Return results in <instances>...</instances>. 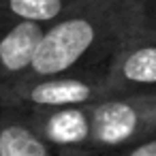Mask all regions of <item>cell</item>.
<instances>
[{"instance_id": "ba28073f", "label": "cell", "mask_w": 156, "mask_h": 156, "mask_svg": "<svg viewBox=\"0 0 156 156\" xmlns=\"http://www.w3.org/2000/svg\"><path fill=\"white\" fill-rule=\"evenodd\" d=\"M79 2L81 0H0V17L49 26Z\"/></svg>"}, {"instance_id": "277c9868", "label": "cell", "mask_w": 156, "mask_h": 156, "mask_svg": "<svg viewBox=\"0 0 156 156\" xmlns=\"http://www.w3.org/2000/svg\"><path fill=\"white\" fill-rule=\"evenodd\" d=\"M109 96H156V13L107 62Z\"/></svg>"}, {"instance_id": "5b68a950", "label": "cell", "mask_w": 156, "mask_h": 156, "mask_svg": "<svg viewBox=\"0 0 156 156\" xmlns=\"http://www.w3.org/2000/svg\"><path fill=\"white\" fill-rule=\"evenodd\" d=\"M24 111L37 133L56 150H92V105Z\"/></svg>"}, {"instance_id": "7a4b0ae2", "label": "cell", "mask_w": 156, "mask_h": 156, "mask_svg": "<svg viewBox=\"0 0 156 156\" xmlns=\"http://www.w3.org/2000/svg\"><path fill=\"white\" fill-rule=\"evenodd\" d=\"M107 96V64L43 77H20L0 86V107L17 109L94 105Z\"/></svg>"}, {"instance_id": "8992f818", "label": "cell", "mask_w": 156, "mask_h": 156, "mask_svg": "<svg viewBox=\"0 0 156 156\" xmlns=\"http://www.w3.org/2000/svg\"><path fill=\"white\" fill-rule=\"evenodd\" d=\"M45 28L37 22L0 17V86L22 77L30 69Z\"/></svg>"}, {"instance_id": "6da1fadb", "label": "cell", "mask_w": 156, "mask_h": 156, "mask_svg": "<svg viewBox=\"0 0 156 156\" xmlns=\"http://www.w3.org/2000/svg\"><path fill=\"white\" fill-rule=\"evenodd\" d=\"M154 13L156 0H81L45 28L41 47L22 77L107 64L128 39L152 22Z\"/></svg>"}, {"instance_id": "3957f363", "label": "cell", "mask_w": 156, "mask_h": 156, "mask_svg": "<svg viewBox=\"0 0 156 156\" xmlns=\"http://www.w3.org/2000/svg\"><path fill=\"white\" fill-rule=\"evenodd\" d=\"M156 139V96H107L92 105V143L98 156Z\"/></svg>"}, {"instance_id": "30bf717a", "label": "cell", "mask_w": 156, "mask_h": 156, "mask_svg": "<svg viewBox=\"0 0 156 156\" xmlns=\"http://www.w3.org/2000/svg\"><path fill=\"white\" fill-rule=\"evenodd\" d=\"M58 156H98L92 150H60Z\"/></svg>"}, {"instance_id": "52a82bcc", "label": "cell", "mask_w": 156, "mask_h": 156, "mask_svg": "<svg viewBox=\"0 0 156 156\" xmlns=\"http://www.w3.org/2000/svg\"><path fill=\"white\" fill-rule=\"evenodd\" d=\"M26 118L24 109L0 107V156H58Z\"/></svg>"}, {"instance_id": "9c48e42d", "label": "cell", "mask_w": 156, "mask_h": 156, "mask_svg": "<svg viewBox=\"0 0 156 156\" xmlns=\"http://www.w3.org/2000/svg\"><path fill=\"white\" fill-rule=\"evenodd\" d=\"M115 156H156V139L145 141L141 145H135L130 150H124V152H120Z\"/></svg>"}]
</instances>
